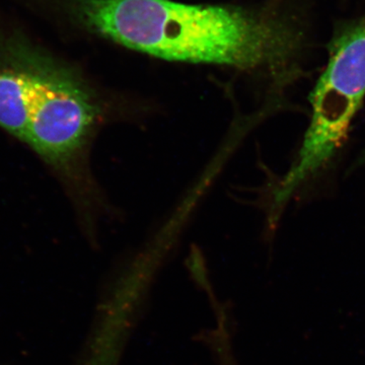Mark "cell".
I'll return each instance as SVG.
<instances>
[{"label":"cell","instance_id":"obj_1","mask_svg":"<svg viewBox=\"0 0 365 365\" xmlns=\"http://www.w3.org/2000/svg\"><path fill=\"white\" fill-rule=\"evenodd\" d=\"M93 32L170 61L277 71L287 48L270 21L242 7L172 0H76Z\"/></svg>","mask_w":365,"mask_h":365},{"label":"cell","instance_id":"obj_2","mask_svg":"<svg viewBox=\"0 0 365 365\" xmlns=\"http://www.w3.org/2000/svg\"><path fill=\"white\" fill-rule=\"evenodd\" d=\"M365 97V25L334 44L330 59L311 96L309 128L292 168L274 193L273 213L318 176L343 145Z\"/></svg>","mask_w":365,"mask_h":365},{"label":"cell","instance_id":"obj_3","mask_svg":"<svg viewBox=\"0 0 365 365\" xmlns=\"http://www.w3.org/2000/svg\"><path fill=\"white\" fill-rule=\"evenodd\" d=\"M21 58L35 81L25 141L55 167H68L83 155L102 121V103L71 69L33 54Z\"/></svg>","mask_w":365,"mask_h":365},{"label":"cell","instance_id":"obj_4","mask_svg":"<svg viewBox=\"0 0 365 365\" xmlns=\"http://www.w3.org/2000/svg\"><path fill=\"white\" fill-rule=\"evenodd\" d=\"M14 69L0 71V126L25 140L35 97V81L23 59Z\"/></svg>","mask_w":365,"mask_h":365},{"label":"cell","instance_id":"obj_5","mask_svg":"<svg viewBox=\"0 0 365 365\" xmlns=\"http://www.w3.org/2000/svg\"><path fill=\"white\" fill-rule=\"evenodd\" d=\"M124 338L110 329L93 331L79 365H119L124 351Z\"/></svg>","mask_w":365,"mask_h":365},{"label":"cell","instance_id":"obj_6","mask_svg":"<svg viewBox=\"0 0 365 365\" xmlns=\"http://www.w3.org/2000/svg\"><path fill=\"white\" fill-rule=\"evenodd\" d=\"M360 163H364V165H365V153H364V155H362L361 158H360Z\"/></svg>","mask_w":365,"mask_h":365}]
</instances>
